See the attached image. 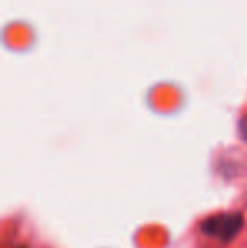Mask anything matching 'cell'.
Listing matches in <instances>:
<instances>
[{"label":"cell","instance_id":"1","mask_svg":"<svg viewBox=\"0 0 247 248\" xmlns=\"http://www.w3.org/2000/svg\"><path fill=\"white\" fill-rule=\"evenodd\" d=\"M244 226V216L241 213H224L208 218L201 225L205 235L218 238L222 242H231Z\"/></svg>","mask_w":247,"mask_h":248},{"label":"cell","instance_id":"2","mask_svg":"<svg viewBox=\"0 0 247 248\" xmlns=\"http://www.w3.org/2000/svg\"><path fill=\"white\" fill-rule=\"evenodd\" d=\"M241 132H242V137L247 140V120L242 122V125H241Z\"/></svg>","mask_w":247,"mask_h":248}]
</instances>
